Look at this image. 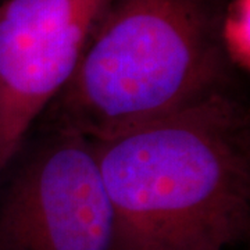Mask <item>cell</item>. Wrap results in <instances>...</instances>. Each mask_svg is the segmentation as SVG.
<instances>
[{
	"label": "cell",
	"mask_w": 250,
	"mask_h": 250,
	"mask_svg": "<svg viewBox=\"0 0 250 250\" xmlns=\"http://www.w3.org/2000/svg\"><path fill=\"white\" fill-rule=\"evenodd\" d=\"M120 250H228L250 233V111L236 88L92 141Z\"/></svg>",
	"instance_id": "cell-1"
},
{
	"label": "cell",
	"mask_w": 250,
	"mask_h": 250,
	"mask_svg": "<svg viewBox=\"0 0 250 250\" xmlns=\"http://www.w3.org/2000/svg\"><path fill=\"white\" fill-rule=\"evenodd\" d=\"M227 0H111L70 82L38 121L107 139L236 88Z\"/></svg>",
	"instance_id": "cell-2"
},
{
	"label": "cell",
	"mask_w": 250,
	"mask_h": 250,
	"mask_svg": "<svg viewBox=\"0 0 250 250\" xmlns=\"http://www.w3.org/2000/svg\"><path fill=\"white\" fill-rule=\"evenodd\" d=\"M0 250H120L92 139L32 126L0 172Z\"/></svg>",
	"instance_id": "cell-3"
},
{
	"label": "cell",
	"mask_w": 250,
	"mask_h": 250,
	"mask_svg": "<svg viewBox=\"0 0 250 250\" xmlns=\"http://www.w3.org/2000/svg\"><path fill=\"white\" fill-rule=\"evenodd\" d=\"M110 1H0V172L70 82Z\"/></svg>",
	"instance_id": "cell-4"
},
{
	"label": "cell",
	"mask_w": 250,
	"mask_h": 250,
	"mask_svg": "<svg viewBox=\"0 0 250 250\" xmlns=\"http://www.w3.org/2000/svg\"><path fill=\"white\" fill-rule=\"evenodd\" d=\"M220 36L225 57L236 75L250 70V0H227Z\"/></svg>",
	"instance_id": "cell-5"
},
{
	"label": "cell",
	"mask_w": 250,
	"mask_h": 250,
	"mask_svg": "<svg viewBox=\"0 0 250 250\" xmlns=\"http://www.w3.org/2000/svg\"><path fill=\"white\" fill-rule=\"evenodd\" d=\"M0 1H1V0H0Z\"/></svg>",
	"instance_id": "cell-6"
}]
</instances>
